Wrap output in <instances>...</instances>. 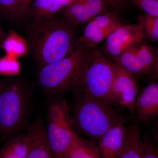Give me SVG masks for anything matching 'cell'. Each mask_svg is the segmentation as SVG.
Listing matches in <instances>:
<instances>
[{"instance_id":"cell-8","label":"cell","mask_w":158,"mask_h":158,"mask_svg":"<svg viewBox=\"0 0 158 158\" xmlns=\"http://www.w3.org/2000/svg\"><path fill=\"white\" fill-rule=\"evenodd\" d=\"M87 23L83 34L76 40L74 45L88 51L123 25L119 21L118 13L113 11L99 15Z\"/></svg>"},{"instance_id":"cell-27","label":"cell","mask_w":158,"mask_h":158,"mask_svg":"<svg viewBox=\"0 0 158 158\" xmlns=\"http://www.w3.org/2000/svg\"><path fill=\"white\" fill-rule=\"evenodd\" d=\"M6 36H7V34H6V32L0 27V44L1 45L4 40L6 38Z\"/></svg>"},{"instance_id":"cell-23","label":"cell","mask_w":158,"mask_h":158,"mask_svg":"<svg viewBox=\"0 0 158 158\" xmlns=\"http://www.w3.org/2000/svg\"><path fill=\"white\" fill-rule=\"evenodd\" d=\"M131 2L146 15L158 17V0H131Z\"/></svg>"},{"instance_id":"cell-22","label":"cell","mask_w":158,"mask_h":158,"mask_svg":"<svg viewBox=\"0 0 158 158\" xmlns=\"http://www.w3.org/2000/svg\"><path fill=\"white\" fill-rule=\"evenodd\" d=\"M19 69V64L16 57L7 54L0 59V73L13 75Z\"/></svg>"},{"instance_id":"cell-16","label":"cell","mask_w":158,"mask_h":158,"mask_svg":"<svg viewBox=\"0 0 158 158\" xmlns=\"http://www.w3.org/2000/svg\"><path fill=\"white\" fill-rule=\"evenodd\" d=\"M64 158H102L98 146L77 134Z\"/></svg>"},{"instance_id":"cell-20","label":"cell","mask_w":158,"mask_h":158,"mask_svg":"<svg viewBox=\"0 0 158 158\" xmlns=\"http://www.w3.org/2000/svg\"><path fill=\"white\" fill-rule=\"evenodd\" d=\"M0 8L11 19H21L29 15L23 0H0Z\"/></svg>"},{"instance_id":"cell-13","label":"cell","mask_w":158,"mask_h":158,"mask_svg":"<svg viewBox=\"0 0 158 158\" xmlns=\"http://www.w3.org/2000/svg\"><path fill=\"white\" fill-rule=\"evenodd\" d=\"M127 126L122 121L110 128L98 140L102 158H117L123 146Z\"/></svg>"},{"instance_id":"cell-28","label":"cell","mask_w":158,"mask_h":158,"mask_svg":"<svg viewBox=\"0 0 158 158\" xmlns=\"http://www.w3.org/2000/svg\"><path fill=\"white\" fill-rule=\"evenodd\" d=\"M34 0H23V3L25 7L28 11L30 5H31V3Z\"/></svg>"},{"instance_id":"cell-25","label":"cell","mask_w":158,"mask_h":158,"mask_svg":"<svg viewBox=\"0 0 158 158\" xmlns=\"http://www.w3.org/2000/svg\"><path fill=\"white\" fill-rule=\"evenodd\" d=\"M106 6H110L114 11L119 13L127 8L131 0H103Z\"/></svg>"},{"instance_id":"cell-1","label":"cell","mask_w":158,"mask_h":158,"mask_svg":"<svg viewBox=\"0 0 158 158\" xmlns=\"http://www.w3.org/2000/svg\"><path fill=\"white\" fill-rule=\"evenodd\" d=\"M75 27L63 18L55 15L29 24L28 49L39 68L64 59L73 52Z\"/></svg>"},{"instance_id":"cell-9","label":"cell","mask_w":158,"mask_h":158,"mask_svg":"<svg viewBox=\"0 0 158 158\" xmlns=\"http://www.w3.org/2000/svg\"><path fill=\"white\" fill-rule=\"evenodd\" d=\"M140 43L130 47L114 59L115 62L135 77L150 76L155 59L152 48Z\"/></svg>"},{"instance_id":"cell-17","label":"cell","mask_w":158,"mask_h":158,"mask_svg":"<svg viewBox=\"0 0 158 158\" xmlns=\"http://www.w3.org/2000/svg\"><path fill=\"white\" fill-rule=\"evenodd\" d=\"M64 8L60 0H34L31 3L29 16L38 21L55 15Z\"/></svg>"},{"instance_id":"cell-29","label":"cell","mask_w":158,"mask_h":158,"mask_svg":"<svg viewBox=\"0 0 158 158\" xmlns=\"http://www.w3.org/2000/svg\"><path fill=\"white\" fill-rule=\"evenodd\" d=\"M155 135L156 138L158 142V122L157 123L156 125V129H155Z\"/></svg>"},{"instance_id":"cell-5","label":"cell","mask_w":158,"mask_h":158,"mask_svg":"<svg viewBox=\"0 0 158 158\" xmlns=\"http://www.w3.org/2000/svg\"><path fill=\"white\" fill-rule=\"evenodd\" d=\"M88 52L82 48L75 47L69 56L39 68L37 81L44 91L54 97L71 89Z\"/></svg>"},{"instance_id":"cell-7","label":"cell","mask_w":158,"mask_h":158,"mask_svg":"<svg viewBox=\"0 0 158 158\" xmlns=\"http://www.w3.org/2000/svg\"><path fill=\"white\" fill-rule=\"evenodd\" d=\"M113 62L114 75L109 96V104L113 107L127 109L133 116L136 113V102L138 94L135 77L116 62Z\"/></svg>"},{"instance_id":"cell-26","label":"cell","mask_w":158,"mask_h":158,"mask_svg":"<svg viewBox=\"0 0 158 158\" xmlns=\"http://www.w3.org/2000/svg\"><path fill=\"white\" fill-rule=\"evenodd\" d=\"M149 78L151 80L158 79V48L157 51L156 56L155 59L152 74L150 76Z\"/></svg>"},{"instance_id":"cell-21","label":"cell","mask_w":158,"mask_h":158,"mask_svg":"<svg viewBox=\"0 0 158 158\" xmlns=\"http://www.w3.org/2000/svg\"><path fill=\"white\" fill-rule=\"evenodd\" d=\"M138 22L142 26L144 36L152 41H158V17L146 14L139 15Z\"/></svg>"},{"instance_id":"cell-2","label":"cell","mask_w":158,"mask_h":158,"mask_svg":"<svg viewBox=\"0 0 158 158\" xmlns=\"http://www.w3.org/2000/svg\"><path fill=\"white\" fill-rule=\"evenodd\" d=\"M32 88L18 77L0 81V133L11 139L25 127L30 114Z\"/></svg>"},{"instance_id":"cell-6","label":"cell","mask_w":158,"mask_h":158,"mask_svg":"<svg viewBox=\"0 0 158 158\" xmlns=\"http://www.w3.org/2000/svg\"><path fill=\"white\" fill-rule=\"evenodd\" d=\"M70 111L61 95L51 100L47 115V136L52 151L57 158H64L77 133L73 128Z\"/></svg>"},{"instance_id":"cell-18","label":"cell","mask_w":158,"mask_h":158,"mask_svg":"<svg viewBox=\"0 0 158 158\" xmlns=\"http://www.w3.org/2000/svg\"><path fill=\"white\" fill-rule=\"evenodd\" d=\"M27 134H20L10 139L0 150V158H26L28 153Z\"/></svg>"},{"instance_id":"cell-12","label":"cell","mask_w":158,"mask_h":158,"mask_svg":"<svg viewBox=\"0 0 158 158\" xmlns=\"http://www.w3.org/2000/svg\"><path fill=\"white\" fill-rule=\"evenodd\" d=\"M27 155L26 158H57L52 151L41 117L28 127Z\"/></svg>"},{"instance_id":"cell-24","label":"cell","mask_w":158,"mask_h":158,"mask_svg":"<svg viewBox=\"0 0 158 158\" xmlns=\"http://www.w3.org/2000/svg\"><path fill=\"white\" fill-rule=\"evenodd\" d=\"M142 158H158V146L152 138L146 136L143 139Z\"/></svg>"},{"instance_id":"cell-4","label":"cell","mask_w":158,"mask_h":158,"mask_svg":"<svg viewBox=\"0 0 158 158\" xmlns=\"http://www.w3.org/2000/svg\"><path fill=\"white\" fill-rule=\"evenodd\" d=\"M76 101L71 117L73 127L90 140H97L123 118L113 106L80 94H74Z\"/></svg>"},{"instance_id":"cell-10","label":"cell","mask_w":158,"mask_h":158,"mask_svg":"<svg viewBox=\"0 0 158 158\" xmlns=\"http://www.w3.org/2000/svg\"><path fill=\"white\" fill-rule=\"evenodd\" d=\"M144 37L141 23L119 26L106 39L104 50L106 54L115 59L130 47L141 42Z\"/></svg>"},{"instance_id":"cell-11","label":"cell","mask_w":158,"mask_h":158,"mask_svg":"<svg viewBox=\"0 0 158 158\" xmlns=\"http://www.w3.org/2000/svg\"><path fill=\"white\" fill-rule=\"evenodd\" d=\"M103 0H75L59 11L62 18L74 27L90 22L105 13Z\"/></svg>"},{"instance_id":"cell-15","label":"cell","mask_w":158,"mask_h":158,"mask_svg":"<svg viewBox=\"0 0 158 158\" xmlns=\"http://www.w3.org/2000/svg\"><path fill=\"white\" fill-rule=\"evenodd\" d=\"M143 148V140L138 125L127 126L124 143L117 158H142Z\"/></svg>"},{"instance_id":"cell-3","label":"cell","mask_w":158,"mask_h":158,"mask_svg":"<svg viewBox=\"0 0 158 158\" xmlns=\"http://www.w3.org/2000/svg\"><path fill=\"white\" fill-rule=\"evenodd\" d=\"M114 75L113 62L100 51L92 49L84 56L71 89L74 94L85 95L109 104Z\"/></svg>"},{"instance_id":"cell-14","label":"cell","mask_w":158,"mask_h":158,"mask_svg":"<svg viewBox=\"0 0 158 158\" xmlns=\"http://www.w3.org/2000/svg\"><path fill=\"white\" fill-rule=\"evenodd\" d=\"M135 111L138 120L142 122L158 116V82L150 83L138 94Z\"/></svg>"},{"instance_id":"cell-19","label":"cell","mask_w":158,"mask_h":158,"mask_svg":"<svg viewBox=\"0 0 158 158\" xmlns=\"http://www.w3.org/2000/svg\"><path fill=\"white\" fill-rule=\"evenodd\" d=\"M1 45L7 54L16 58L24 56L28 50L27 41L14 31H9Z\"/></svg>"}]
</instances>
